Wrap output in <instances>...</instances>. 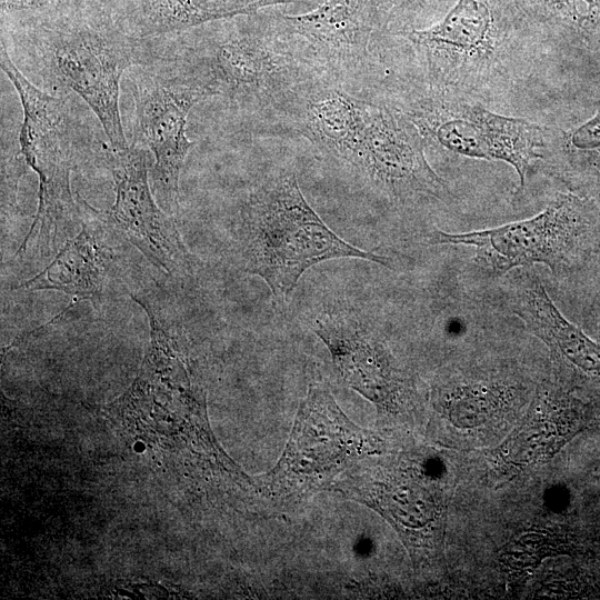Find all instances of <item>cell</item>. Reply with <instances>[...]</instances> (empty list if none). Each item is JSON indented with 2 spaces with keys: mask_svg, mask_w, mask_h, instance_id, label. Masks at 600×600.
I'll return each instance as SVG.
<instances>
[{
  "mask_svg": "<svg viewBox=\"0 0 600 600\" xmlns=\"http://www.w3.org/2000/svg\"><path fill=\"white\" fill-rule=\"evenodd\" d=\"M379 37L394 57L390 77L487 107L526 82L552 41L513 0H457L428 27Z\"/></svg>",
  "mask_w": 600,
  "mask_h": 600,
  "instance_id": "6da1fadb",
  "label": "cell"
},
{
  "mask_svg": "<svg viewBox=\"0 0 600 600\" xmlns=\"http://www.w3.org/2000/svg\"><path fill=\"white\" fill-rule=\"evenodd\" d=\"M1 43L37 87L50 93L77 94L100 121L110 148L130 146L119 111L120 80L129 68L162 59L160 37H137L113 11L89 3L1 30Z\"/></svg>",
  "mask_w": 600,
  "mask_h": 600,
  "instance_id": "7a4b0ae2",
  "label": "cell"
},
{
  "mask_svg": "<svg viewBox=\"0 0 600 600\" xmlns=\"http://www.w3.org/2000/svg\"><path fill=\"white\" fill-rule=\"evenodd\" d=\"M162 60L202 94L244 113L282 110L298 89L322 74L302 59L276 14L238 16L162 36Z\"/></svg>",
  "mask_w": 600,
  "mask_h": 600,
  "instance_id": "3957f363",
  "label": "cell"
},
{
  "mask_svg": "<svg viewBox=\"0 0 600 600\" xmlns=\"http://www.w3.org/2000/svg\"><path fill=\"white\" fill-rule=\"evenodd\" d=\"M236 236L243 269L282 300L307 270L322 261L356 258L391 268L389 258L336 234L308 203L291 172L268 178L247 197Z\"/></svg>",
  "mask_w": 600,
  "mask_h": 600,
  "instance_id": "277c9868",
  "label": "cell"
},
{
  "mask_svg": "<svg viewBox=\"0 0 600 600\" xmlns=\"http://www.w3.org/2000/svg\"><path fill=\"white\" fill-rule=\"evenodd\" d=\"M1 69L17 90L23 112L18 143L22 158L39 178L34 220L14 257L29 244L43 257L59 250L63 238L80 221L79 207L70 187L83 141L81 119L69 93H50L32 83L1 43Z\"/></svg>",
  "mask_w": 600,
  "mask_h": 600,
  "instance_id": "5b68a950",
  "label": "cell"
},
{
  "mask_svg": "<svg viewBox=\"0 0 600 600\" xmlns=\"http://www.w3.org/2000/svg\"><path fill=\"white\" fill-rule=\"evenodd\" d=\"M380 97L400 109L427 146L512 166L523 190L538 161H549L558 129L490 111L487 106L419 83L387 78Z\"/></svg>",
  "mask_w": 600,
  "mask_h": 600,
  "instance_id": "8992f818",
  "label": "cell"
},
{
  "mask_svg": "<svg viewBox=\"0 0 600 600\" xmlns=\"http://www.w3.org/2000/svg\"><path fill=\"white\" fill-rule=\"evenodd\" d=\"M599 226L600 208L594 200L567 192L558 193L530 219L461 233L434 230L428 242L471 246L478 266L496 276L533 263L559 273L577 264Z\"/></svg>",
  "mask_w": 600,
  "mask_h": 600,
  "instance_id": "52a82bcc",
  "label": "cell"
},
{
  "mask_svg": "<svg viewBox=\"0 0 600 600\" xmlns=\"http://www.w3.org/2000/svg\"><path fill=\"white\" fill-rule=\"evenodd\" d=\"M130 81L134 103L132 143L152 152L151 190L158 204L173 217L178 211L180 172L193 144L187 136L188 114L204 99L164 60L131 70Z\"/></svg>",
  "mask_w": 600,
  "mask_h": 600,
  "instance_id": "ba28073f",
  "label": "cell"
},
{
  "mask_svg": "<svg viewBox=\"0 0 600 600\" xmlns=\"http://www.w3.org/2000/svg\"><path fill=\"white\" fill-rule=\"evenodd\" d=\"M426 147L414 123L378 97L371 101L364 136L350 167L394 206L443 200L449 189L429 163Z\"/></svg>",
  "mask_w": 600,
  "mask_h": 600,
  "instance_id": "9c48e42d",
  "label": "cell"
},
{
  "mask_svg": "<svg viewBox=\"0 0 600 600\" xmlns=\"http://www.w3.org/2000/svg\"><path fill=\"white\" fill-rule=\"evenodd\" d=\"M104 156L116 189L114 203L106 211L112 224L167 273L190 271V253L172 217L158 204L149 184L144 148L131 143L123 150L109 148Z\"/></svg>",
  "mask_w": 600,
  "mask_h": 600,
  "instance_id": "30bf717a",
  "label": "cell"
},
{
  "mask_svg": "<svg viewBox=\"0 0 600 600\" xmlns=\"http://www.w3.org/2000/svg\"><path fill=\"white\" fill-rule=\"evenodd\" d=\"M396 0H326L304 14H276L297 53L316 70L339 73L364 62Z\"/></svg>",
  "mask_w": 600,
  "mask_h": 600,
  "instance_id": "8fae6325",
  "label": "cell"
},
{
  "mask_svg": "<svg viewBox=\"0 0 600 600\" xmlns=\"http://www.w3.org/2000/svg\"><path fill=\"white\" fill-rule=\"evenodd\" d=\"M80 231L67 239L57 256L40 273L16 286V290H56L76 301H90L99 308L113 292L120 261L122 236L106 211L90 206L79 193Z\"/></svg>",
  "mask_w": 600,
  "mask_h": 600,
  "instance_id": "7c38bea8",
  "label": "cell"
},
{
  "mask_svg": "<svg viewBox=\"0 0 600 600\" xmlns=\"http://www.w3.org/2000/svg\"><path fill=\"white\" fill-rule=\"evenodd\" d=\"M373 449L370 433L354 424L330 391L310 386L286 449L271 476L312 478L334 471Z\"/></svg>",
  "mask_w": 600,
  "mask_h": 600,
  "instance_id": "4fadbf2b",
  "label": "cell"
},
{
  "mask_svg": "<svg viewBox=\"0 0 600 600\" xmlns=\"http://www.w3.org/2000/svg\"><path fill=\"white\" fill-rule=\"evenodd\" d=\"M312 329L348 387L380 408L398 404L404 380L389 347L368 322L349 312L330 310L317 316Z\"/></svg>",
  "mask_w": 600,
  "mask_h": 600,
  "instance_id": "5bb4252c",
  "label": "cell"
},
{
  "mask_svg": "<svg viewBox=\"0 0 600 600\" xmlns=\"http://www.w3.org/2000/svg\"><path fill=\"white\" fill-rule=\"evenodd\" d=\"M371 100L319 74L304 82L281 111L320 151L351 164L364 136Z\"/></svg>",
  "mask_w": 600,
  "mask_h": 600,
  "instance_id": "9a60e30c",
  "label": "cell"
},
{
  "mask_svg": "<svg viewBox=\"0 0 600 600\" xmlns=\"http://www.w3.org/2000/svg\"><path fill=\"white\" fill-rule=\"evenodd\" d=\"M511 283V307L526 328L541 339L580 378L600 383V343L569 321L529 267Z\"/></svg>",
  "mask_w": 600,
  "mask_h": 600,
  "instance_id": "2e32d148",
  "label": "cell"
},
{
  "mask_svg": "<svg viewBox=\"0 0 600 600\" xmlns=\"http://www.w3.org/2000/svg\"><path fill=\"white\" fill-rule=\"evenodd\" d=\"M326 0H136L122 17L140 38L178 33L212 21L253 14L279 4H314Z\"/></svg>",
  "mask_w": 600,
  "mask_h": 600,
  "instance_id": "e0dca14e",
  "label": "cell"
},
{
  "mask_svg": "<svg viewBox=\"0 0 600 600\" xmlns=\"http://www.w3.org/2000/svg\"><path fill=\"white\" fill-rule=\"evenodd\" d=\"M600 189V108L571 131L558 130L550 160Z\"/></svg>",
  "mask_w": 600,
  "mask_h": 600,
  "instance_id": "ac0fdd59",
  "label": "cell"
},
{
  "mask_svg": "<svg viewBox=\"0 0 600 600\" xmlns=\"http://www.w3.org/2000/svg\"><path fill=\"white\" fill-rule=\"evenodd\" d=\"M551 40H572L582 36L589 16L582 14L576 0H513Z\"/></svg>",
  "mask_w": 600,
  "mask_h": 600,
  "instance_id": "d6986e66",
  "label": "cell"
},
{
  "mask_svg": "<svg viewBox=\"0 0 600 600\" xmlns=\"http://www.w3.org/2000/svg\"><path fill=\"white\" fill-rule=\"evenodd\" d=\"M93 0H1V30H9L61 14Z\"/></svg>",
  "mask_w": 600,
  "mask_h": 600,
  "instance_id": "ffe728a7",
  "label": "cell"
},
{
  "mask_svg": "<svg viewBox=\"0 0 600 600\" xmlns=\"http://www.w3.org/2000/svg\"><path fill=\"white\" fill-rule=\"evenodd\" d=\"M457 0H396L382 31L420 29L439 21Z\"/></svg>",
  "mask_w": 600,
  "mask_h": 600,
  "instance_id": "44dd1931",
  "label": "cell"
},
{
  "mask_svg": "<svg viewBox=\"0 0 600 600\" xmlns=\"http://www.w3.org/2000/svg\"><path fill=\"white\" fill-rule=\"evenodd\" d=\"M93 1L110 9L119 18H121L134 2V0H93Z\"/></svg>",
  "mask_w": 600,
  "mask_h": 600,
  "instance_id": "7402d4cb",
  "label": "cell"
},
{
  "mask_svg": "<svg viewBox=\"0 0 600 600\" xmlns=\"http://www.w3.org/2000/svg\"><path fill=\"white\" fill-rule=\"evenodd\" d=\"M589 6V16H593L600 11V0H583Z\"/></svg>",
  "mask_w": 600,
  "mask_h": 600,
  "instance_id": "603a6c76",
  "label": "cell"
}]
</instances>
